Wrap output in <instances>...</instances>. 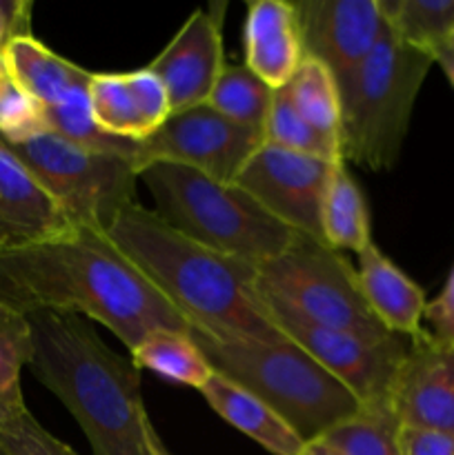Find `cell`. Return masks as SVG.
Returning <instances> with one entry per match:
<instances>
[{"label": "cell", "mask_w": 454, "mask_h": 455, "mask_svg": "<svg viewBox=\"0 0 454 455\" xmlns=\"http://www.w3.org/2000/svg\"><path fill=\"white\" fill-rule=\"evenodd\" d=\"M29 3H0V52L9 38L29 34Z\"/></svg>", "instance_id": "33"}, {"label": "cell", "mask_w": 454, "mask_h": 455, "mask_svg": "<svg viewBox=\"0 0 454 455\" xmlns=\"http://www.w3.org/2000/svg\"><path fill=\"white\" fill-rule=\"evenodd\" d=\"M200 395L216 416L272 455H298L305 447V440L274 409L223 373L214 371Z\"/></svg>", "instance_id": "20"}, {"label": "cell", "mask_w": 454, "mask_h": 455, "mask_svg": "<svg viewBox=\"0 0 454 455\" xmlns=\"http://www.w3.org/2000/svg\"><path fill=\"white\" fill-rule=\"evenodd\" d=\"M156 213L185 238L258 267L283 253L296 231L272 218L247 191L196 169L154 163L138 172Z\"/></svg>", "instance_id": "4"}, {"label": "cell", "mask_w": 454, "mask_h": 455, "mask_svg": "<svg viewBox=\"0 0 454 455\" xmlns=\"http://www.w3.org/2000/svg\"><path fill=\"white\" fill-rule=\"evenodd\" d=\"M432 60H434L436 65H441V69L445 71V76H448L450 83L454 84V34L450 36L443 44H439V47L434 49V53H432Z\"/></svg>", "instance_id": "34"}, {"label": "cell", "mask_w": 454, "mask_h": 455, "mask_svg": "<svg viewBox=\"0 0 454 455\" xmlns=\"http://www.w3.org/2000/svg\"><path fill=\"white\" fill-rule=\"evenodd\" d=\"M258 289L310 323L354 333L368 340L394 336L369 311L350 262L310 235L294 243L272 260L256 267Z\"/></svg>", "instance_id": "7"}, {"label": "cell", "mask_w": 454, "mask_h": 455, "mask_svg": "<svg viewBox=\"0 0 454 455\" xmlns=\"http://www.w3.org/2000/svg\"><path fill=\"white\" fill-rule=\"evenodd\" d=\"M401 455H454V434L448 431L414 429L401 427L399 431Z\"/></svg>", "instance_id": "31"}, {"label": "cell", "mask_w": 454, "mask_h": 455, "mask_svg": "<svg viewBox=\"0 0 454 455\" xmlns=\"http://www.w3.org/2000/svg\"><path fill=\"white\" fill-rule=\"evenodd\" d=\"M334 163L263 145L234 185L292 231L325 243L320 216Z\"/></svg>", "instance_id": "11"}, {"label": "cell", "mask_w": 454, "mask_h": 455, "mask_svg": "<svg viewBox=\"0 0 454 455\" xmlns=\"http://www.w3.org/2000/svg\"><path fill=\"white\" fill-rule=\"evenodd\" d=\"M129 358L138 369L154 371L178 385L203 389L214 376V367L205 358L203 349L190 331L178 329H156L147 333L132 351Z\"/></svg>", "instance_id": "21"}, {"label": "cell", "mask_w": 454, "mask_h": 455, "mask_svg": "<svg viewBox=\"0 0 454 455\" xmlns=\"http://www.w3.org/2000/svg\"><path fill=\"white\" fill-rule=\"evenodd\" d=\"M390 403L401 427L454 434V369L430 331L409 338Z\"/></svg>", "instance_id": "14"}, {"label": "cell", "mask_w": 454, "mask_h": 455, "mask_svg": "<svg viewBox=\"0 0 454 455\" xmlns=\"http://www.w3.org/2000/svg\"><path fill=\"white\" fill-rule=\"evenodd\" d=\"M263 142L270 147H279V149L294 151V154L314 156V158L323 160H343L341 145L310 127L296 111V107L292 105L285 89H276L272 111L263 127Z\"/></svg>", "instance_id": "29"}, {"label": "cell", "mask_w": 454, "mask_h": 455, "mask_svg": "<svg viewBox=\"0 0 454 455\" xmlns=\"http://www.w3.org/2000/svg\"><path fill=\"white\" fill-rule=\"evenodd\" d=\"M323 225L325 244L332 249H347L361 253L372 243V225L365 196L359 182L352 178L345 160L334 163L332 178L323 200Z\"/></svg>", "instance_id": "22"}, {"label": "cell", "mask_w": 454, "mask_h": 455, "mask_svg": "<svg viewBox=\"0 0 454 455\" xmlns=\"http://www.w3.org/2000/svg\"><path fill=\"white\" fill-rule=\"evenodd\" d=\"M441 345H443L445 355H448L450 364H452V369H454V342H441Z\"/></svg>", "instance_id": "36"}, {"label": "cell", "mask_w": 454, "mask_h": 455, "mask_svg": "<svg viewBox=\"0 0 454 455\" xmlns=\"http://www.w3.org/2000/svg\"><path fill=\"white\" fill-rule=\"evenodd\" d=\"M0 455H4V453H3V449H0Z\"/></svg>", "instance_id": "39"}, {"label": "cell", "mask_w": 454, "mask_h": 455, "mask_svg": "<svg viewBox=\"0 0 454 455\" xmlns=\"http://www.w3.org/2000/svg\"><path fill=\"white\" fill-rule=\"evenodd\" d=\"M261 298L276 329L345 385L361 404L390 400L396 373L409 349V338L387 336L381 340H368L310 323L263 291Z\"/></svg>", "instance_id": "9"}, {"label": "cell", "mask_w": 454, "mask_h": 455, "mask_svg": "<svg viewBox=\"0 0 454 455\" xmlns=\"http://www.w3.org/2000/svg\"><path fill=\"white\" fill-rule=\"evenodd\" d=\"M0 449L4 455H78L43 429L29 411L9 418L0 427Z\"/></svg>", "instance_id": "30"}, {"label": "cell", "mask_w": 454, "mask_h": 455, "mask_svg": "<svg viewBox=\"0 0 454 455\" xmlns=\"http://www.w3.org/2000/svg\"><path fill=\"white\" fill-rule=\"evenodd\" d=\"M34 354L31 324L27 314L0 302V404L12 416L27 411L20 376Z\"/></svg>", "instance_id": "28"}, {"label": "cell", "mask_w": 454, "mask_h": 455, "mask_svg": "<svg viewBox=\"0 0 454 455\" xmlns=\"http://www.w3.org/2000/svg\"><path fill=\"white\" fill-rule=\"evenodd\" d=\"M426 320L430 323V333L439 342H454V269L445 283L443 291L427 302Z\"/></svg>", "instance_id": "32"}, {"label": "cell", "mask_w": 454, "mask_h": 455, "mask_svg": "<svg viewBox=\"0 0 454 455\" xmlns=\"http://www.w3.org/2000/svg\"><path fill=\"white\" fill-rule=\"evenodd\" d=\"M45 111V129L74 145L85 147V149L101 151V154H116L132 158L136 163L138 140H127V138L109 136L96 124L89 105V84L78 89L65 100L53 107H43Z\"/></svg>", "instance_id": "27"}, {"label": "cell", "mask_w": 454, "mask_h": 455, "mask_svg": "<svg viewBox=\"0 0 454 455\" xmlns=\"http://www.w3.org/2000/svg\"><path fill=\"white\" fill-rule=\"evenodd\" d=\"M359 256V287L374 318L390 333L403 338L421 336L427 300L423 289L401 271L381 249L369 243Z\"/></svg>", "instance_id": "18"}, {"label": "cell", "mask_w": 454, "mask_h": 455, "mask_svg": "<svg viewBox=\"0 0 454 455\" xmlns=\"http://www.w3.org/2000/svg\"><path fill=\"white\" fill-rule=\"evenodd\" d=\"M276 89L263 83L245 65L225 62L207 105L231 123L263 133Z\"/></svg>", "instance_id": "25"}, {"label": "cell", "mask_w": 454, "mask_h": 455, "mask_svg": "<svg viewBox=\"0 0 454 455\" xmlns=\"http://www.w3.org/2000/svg\"><path fill=\"white\" fill-rule=\"evenodd\" d=\"M89 105L102 132L127 140H145L172 116L167 92L150 67L125 74H92Z\"/></svg>", "instance_id": "15"}, {"label": "cell", "mask_w": 454, "mask_h": 455, "mask_svg": "<svg viewBox=\"0 0 454 455\" xmlns=\"http://www.w3.org/2000/svg\"><path fill=\"white\" fill-rule=\"evenodd\" d=\"M190 333L214 371L258 395L305 443L361 409V400L294 342H218Z\"/></svg>", "instance_id": "6"}, {"label": "cell", "mask_w": 454, "mask_h": 455, "mask_svg": "<svg viewBox=\"0 0 454 455\" xmlns=\"http://www.w3.org/2000/svg\"><path fill=\"white\" fill-rule=\"evenodd\" d=\"M9 418H13V416H12V413H9V411H7V409H4V407H3V404H0V427H3V425H4V422H7V420H9Z\"/></svg>", "instance_id": "37"}, {"label": "cell", "mask_w": 454, "mask_h": 455, "mask_svg": "<svg viewBox=\"0 0 454 455\" xmlns=\"http://www.w3.org/2000/svg\"><path fill=\"white\" fill-rule=\"evenodd\" d=\"M401 422L396 420L390 400L361 404L356 413L336 422L320 435L341 455H401Z\"/></svg>", "instance_id": "24"}, {"label": "cell", "mask_w": 454, "mask_h": 455, "mask_svg": "<svg viewBox=\"0 0 454 455\" xmlns=\"http://www.w3.org/2000/svg\"><path fill=\"white\" fill-rule=\"evenodd\" d=\"M283 89L310 127L341 145V89H338V80L323 62L305 56L296 74Z\"/></svg>", "instance_id": "23"}, {"label": "cell", "mask_w": 454, "mask_h": 455, "mask_svg": "<svg viewBox=\"0 0 454 455\" xmlns=\"http://www.w3.org/2000/svg\"><path fill=\"white\" fill-rule=\"evenodd\" d=\"M432 65L430 53L401 40L383 20L381 36L368 58L338 83L343 160L372 172L394 167Z\"/></svg>", "instance_id": "5"}, {"label": "cell", "mask_w": 454, "mask_h": 455, "mask_svg": "<svg viewBox=\"0 0 454 455\" xmlns=\"http://www.w3.org/2000/svg\"><path fill=\"white\" fill-rule=\"evenodd\" d=\"M7 71H4V67H3V58H0V87H3L4 83H7Z\"/></svg>", "instance_id": "38"}, {"label": "cell", "mask_w": 454, "mask_h": 455, "mask_svg": "<svg viewBox=\"0 0 454 455\" xmlns=\"http://www.w3.org/2000/svg\"><path fill=\"white\" fill-rule=\"evenodd\" d=\"M243 43L245 67L272 89H283L305 58L296 4L285 0L249 3Z\"/></svg>", "instance_id": "17"}, {"label": "cell", "mask_w": 454, "mask_h": 455, "mask_svg": "<svg viewBox=\"0 0 454 455\" xmlns=\"http://www.w3.org/2000/svg\"><path fill=\"white\" fill-rule=\"evenodd\" d=\"M4 145L74 227L105 231L120 209L136 203L138 167L132 158L85 149L52 132Z\"/></svg>", "instance_id": "8"}, {"label": "cell", "mask_w": 454, "mask_h": 455, "mask_svg": "<svg viewBox=\"0 0 454 455\" xmlns=\"http://www.w3.org/2000/svg\"><path fill=\"white\" fill-rule=\"evenodd\" d=\"M31 371L65 404L92 455H163L141 391V369L98 338L92 320L65 311L27 314Z\"/></svg>", "instance_id": "3"}, {"label": "cell", "mask_w": 454, "mask_h": 455, "mask_svg": "<svg viewBox=\"0 0 454 455\" xmlns=\"http://www.w3.org/2000/svg\"><path fill=\"white\" fill-rule=\"evenodd\" d=\"M296 4L303 52L341 83L368 58L383 29L378 0H301Z\"/></svg>", "instance_id": "13"}, {"label": "cell", "mask_w": 454, "mask_h": 455, "mask_svg": "<svg viewBox=\"0 0 454 455\" xmlns=\"http://www.w3.org/2000/svg\"><path fill=\"white\" fill-rule=\"evenodd\" d=\"M71 227L52 196L0 140V251L52 240Z\"/></svg>", "instance_id": "16"}, {"label": "cell", "mask_w": 454, "mask_h": 455, "mask_svg": "<svg viewBox=\"0 0 454 455\" xmlns=\"http://www.w3.org/2000/svg\"><path fill=\"white\" fill-rule=\"evenodd\" d=\"M0 58L9 80L40 107L58 105L92 80V71L58 56L47 44L36 40L31 31L9 38Z\"/></svg>", "instance_id": "19"}, {"label": "cell", "mask_w": 454, "mask_h": 455, "mask_svg": "<svg viewBox=\"0 0 454 455\" xmlns=\"http://www.w3.org/2000/svg\"><path fill=\"white\" fill-rule=\"evenodd\" d=\"M298 455H341V453L334 451V449L329 447L328 443H323L320 438H316V440H310V443H305V447H303V451Z\"/></svg>", "instance_id": "35"}, {"label": "cell", "mask_w": 454, "mask_h": 455, "mask_svg": "<svg viewBox=\"0 0 454 455\" xmlns=\"http://www.w3.org/2000/svg\"><path fill=\"white\" fill-rule=\"evenodd\" d=\"M0 302L22 314L83 315L109 329L129 351L156 329L190 331L105 231L92 227L0 251Z\"/></svg>", "instance_id": "1"}, {"label": "cell", "mask_w": 454, "mask_h": 455, "mask_svg": "<svg viewBox=\"0 0 454 455\" xmlns=\"http://www.w3.org/2000/svg\"><path fill=\"white\" fill-rule=\"evenodd\" d=\"M225 3L196 9L176 31L167 47L150 62L169 96L172 114L207 105L225 67L223 56V16Z\"/></svg>", "instance_id": "12"}, {"label": "cell", "mask_w": 454, "mask_h": 455, "mask_svg": "<svg viewBox=\"0 0 454 455\" xmlns=\"http://www.w3.org/2000/svg\"><path fill=\"white\" fill-rule=\"evenodd\" d=\"M105 235L181 314L190 331L218 342L288 340L263 302L256 267L185 238L138 203L120 209Z\"/></svg>", "instance_id": "2"}, {"label": "cell", "mask_w": 454, "mask_h": 455, "mask_svg": "<svg viewBox=\"0 0 454 455\" xmlns=\"http://www.w3.org/2000/svg\"><path fill=\"white\" fill-rule=\"evenodd\" d=\"M263 142V133L231 123L209 105L169 116L151 136L138 140L136 167L154 163L196 169L214 180L234 185Z\"/></svg>", "instance_id": "10"}, {"label": "cell", "mask_w": 454, "mask_h": 455, "mask_svg": "<svg viewBox=\"0 0 454 455\" xmlns=\"http://www.w3.org/2000/svg\"><path fill=\"white\" fill-rule=\"evenodd\" d=\"M163 455H169V453H167V451H165V453H163Z\"/></svg>", "instance_id": "40"}, {"label": "cell", "mask_w": 454, "mask_h": 455, "mask_svg": "<svg viewBox=\"0 0 454 455\" xmlns=\"http://www.w3.org/2000/svg\"><path fill=\"white\" fill-rule=\"evenodd\" d=\"M378 9L401 40L430 56L454 34V0H378Z\"/></svg>", "instance_id": "26"}]
</instances>
